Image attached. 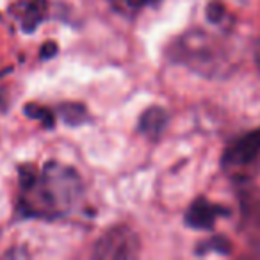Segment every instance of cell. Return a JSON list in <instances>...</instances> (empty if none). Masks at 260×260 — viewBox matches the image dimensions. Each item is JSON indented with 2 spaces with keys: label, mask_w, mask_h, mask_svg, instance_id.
Here are the masks:
<instances>
[{
  "label": "cell",
  "mask_w": 260,
  "mask_h": 260,
  "mask_svg": "<svg viewBox=\"0 0 260 260\" xmlns=\"http://www.w3.org/2000/svg\"><path fill=\"white\" fill-rule=\"evenodd\" d=\"M20 189V212L36 219H59L68 216L84 194L80 175L72 166L57 160H50L41 170L23 166Z\"/></svg>",
  "instance_id": "6da1fadb"
},
{
  "label": "cell",
  "mask_w": 260,
  "mask_h": 260,
  "mask_svg": "<svg viewBox=\"0 0 260 260\" xmlns=\"http://www.w3.org/2000/svg\"><path fill=\"white\" fill-rule=\"evenodd\" d=\"M168 54L175 62L187 66L203 77L223 73V64L226 62L217 45L203 30H187L182 34L175 40Z\"/></svg>",
  "instance_id": "7a4b0ae2"
},
{
  "label": "cell",
  "mask_w": 260,
  "mask_h": 260,
  "mask_svg": "<svg viewBox=\"0 0 260 260\" xmlns=\"http://www.w3.org/2000/svg\"><path fill=\"white\" fill-rule=\"evenodd\" d=\"M221 168L235 182H248L260 173V126L230 143L221 157Z\"/></svg>",
  "instance_id": "3957f363"
},
{
  "label": "cell",
  "mask_w": 260,
  "mask_h": 260,
  "mask_svg": "<svg viewBox=\"0 0 260 260\" xmlns=\"http://www.w3.org/2000/svg\"><path fill=\"white\" fill-rule=\"evenodd\" d=\"M141 253V241L136 230L125 224L109 228L100 235L93 248V258L98 260H132Z\"/></svg>",
  "instance_id": "277c9868"
},
{
  "label": "cell",
  "mask_w": 260,
  "mask_h": 260,
  "mask_svg": "<svg viewBox=\"0 0 260 260\" xmlns=\"http://www.w3.org/2000/svg\"><path fill=\"white\" fill-rule=\"evenodd\" d=\"M221 216H230V209L216 205V203L209 202L207 198H196L189 205V209L185 210L184 221L192 230L210 232L214 230L217 217Z\"/></svg>",
  "instance_id": "5b68a950"
},
{
  "label": "cell",
  "mask_w": 260,
  "mask_h": 260,
  "mask_svg": "<svg viewBox=\"0 0 260 260\" xmlns=\"http://www.w3.org/2000/svg\"><path fill=\"white\" fill-rule=\"evenodd\" d=\"M168 125H170V112L160 105H152L146 111H143L138 123V130L148 139L157 141L159 138H162Z\"/></svg>",
  "instance_id": "8992f818"
},
{
  "label": "cell",
  "mask_w": 260,
  "mask_h": 260,
  "mask_svg": "<svg viewBox=\"0 0 260 260\" xmlns=\"http://www.w3.org/2000/svg\"><path fill=\"white\" fill-rule=\"evenodd\" d=\"M59 114H61V119L70 126H80L84 123L89 121V112H87L86 105L84 104H62L59 107Z\"/></svg>",
  "instance_id": "52a82bcc"
},
{
  "label": "cell",
  "mask_w": 260,
  "mask_h": 260,
  "mask_svg": "<svg viewBox=\"0 0 260 260\" xmlns=\"http://www.w3.org/2000/svg\"><path fill=\"white\" fill-rule=\"evenodd\" d=\"M234 246H232L230 239L224 237V235H212L210 239L207 241H202L198 246H196V255L203 256V255H209V253H219V255H230Z\"/></svg>",
  "instance_id": "ba28073f"
},
{
  "label": "cell",
  "mask_w": 260,
  "mask_h": 260,
  "mask_svg": "<svg viewBox=\"0 0 260 260\" xmlns=\"http://www.w3.org/2000/svg\"><path fill=\"white\" fill-rule=\"evenodd\" d=\"M160 0H109V4L112 6V9L125 16H136L143 9L150 8V6H157Z\"/></svg>",
  "instance_id": "9c48e42d"
},
{
  "label": "cell",
  "mask_w": 260,
  "mask_h": 260,
  "mask_svg": "<svg viewBox=\"0 0 260 260\" xmlns=\"http://www.w3.org/2000/svg\"><path fill=\"white\" fill-rule=\"evenodd\" d=\"M205 15H207V20L214 25H217L219 29H232L234 25V18L228 15L226 8H224L223 2H210L205 9Z\"/></svg>",
  "instance_id": "30bf717a"
},
{
  "label": "cell",
  "mask_w": 260,
  "mask_h": 260,
  "mask_svg": "<svg viewBox=\"0 0 260 260\" xmlns=\"http://www.w3.org/2000/svg\"><path fill=\"white\" fill-rule=\"evenodd\" d=\"M45 9H47L45 0H29L25 6V13H23V27L27 30L36 29L38 23L43 20Z\"/></svg>",
  "instance_id": "8fae6325"
},
{
  "label": "cell",
  "mask_w": 260,
  "mask_h": 260,
  "mask_svg": "<svg viewBox=\"0 0 260 260\" xmlns=\"http://www.w3.org/2000/svg\"><path fill=\"white\" fill-rule=\"evenodd\" d=\"M27 112H29V114L32 116V118L43 119L45 125H47L48 128H52V126H54V116H52V112L47 111V109L38 107V105H32V107L27 109Z\"/></svg>",
  "instance_id": "7c38bea8"
},
{
  "label": "cell",
  "mask_w": 260,
  "mask_h": 260,
  "mask_svg": "<svg viewBox=\"0 0 260 260\" xmlns=\"http://www.w3.org/2000/svg\"><path fill=\"white\" fill-rule=\"evenodd\" d=\"M57 54V45L55 43H47L43 47V52H41V57L43 59H50Z\"/></svg>",
  "instance_id": "4fadbf2b"
},
{
  "label": "cell",
  "mask_w": 260,
  "mask_h": 260,
  "mask_svg": "<svg viewBox=\"0 0 260 260\" xmlns=\"http://www.w3.org/2000/svg\"><path fill=\"white\" fill-rule=\"evenodd\" d=\"M255 64H256L258 73H260V41L256 43V47H255Z\"/></svg>",
  "instance_id": "5bb4252c"
}]
</instances>
